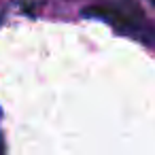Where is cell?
Instances as JSON below:
<instances>
[{
  "mask_svg": "<svg viewBox=\"0 0 155 155\" xmlns=\"http://www.w3.org/2000/svg\"><path fill=\"white\" fill-rule=\"evenodd\" d=\"M100 5H130V2H136V0H96Z\"/></svg>",
  "mask_w": 155,
  "mask_h": 155,
  "instance_id": "1",
  "label": "cell"
},
{
  "mask_svg": "<svg viewBox=\"0 0 155 155\" xmlns=\"http://www.w3.org/2000/svg\"><path fill=\"white\" fill-rule=\"evenodd\" d=\"M5 151V144H2V138H0V153H2Z\"/></svg>",
  "mask_w": 155,
  "mask_h": 155,
  "instance_id": "2",
  "label": "cell"
},
{
  "mask_svg": "<svg viewBox=\"0 0 155 155\" xmlns=\"http://www.w3.org/2000/svg\"><path fill=\"white\" fill-rule=\"evenodd\" d=\"M0 24H2V9H0Z\"/></svg>",
  "mask_w": 155,
  "mask_h": 155,
  "instance_id": "3",
  "label": "cell"
},
{
  "mask_svg": "<svg viewBox=\"0 0 155 155\" xmlns=\"http://www.w3.org/2000/svg\"><path fill=\"white\" fill-rule=\"evenodd\" d=\"M151 2H153V7H155V0H151Z\"/></svg>",
  "mask_w": 155,
  "mask_h": 155,
  "instance_id": "4",
  "label": "cell"
}]
</instances>
